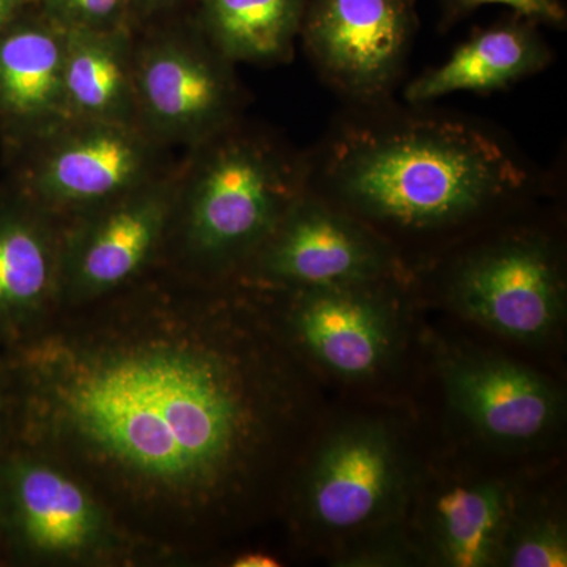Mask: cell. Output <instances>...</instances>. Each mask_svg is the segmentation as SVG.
Segmentation results:
<instances>
[{
  "instance_id": "obj_15",
  "label": "cell",
  "mask_w": 567,
  "mask_h": 567,
  "mask_svg": "<svg viewBox=\"0 0 567 567\" xmlns=\"http://www.w3.org/2000/svg\"><path fill=\"white\" fill-rule=\"evenodd\" d=\"M0 498L11 529L39 551L78 550L91 543L99 527L89 496L50 466L13 458L0 462Z\"/></svg>"
},
{
  "instance_id": "obj_2",
  "label": "cell",
  "mask_w": 567,
  "mask_h": 567,
  "mask_svg": "<svg viewBox=\"0 0 567 567\" xmlns=\"http://www.w3.org/2000/svg\"><path fill=\"white\" fill-rule=\"evenodd\" d=\"M245 371L203 352L128 354L63 391L85 439L144 475L210 483L245 456L259 429Z\"/></svg>"
},
{
  "instance_id": "obj_26",
  "label": "cell",
  "mask_w": 567,
  "mask_h": 567,
  "mask_svg": "<svg viewBox=\"0 0 567 567\" xmlns=\"http://www.w3.org/2000/svg\"><path fill=\"white\" fill-rule=\"evenodd\" d=\"M130 2H136L137 6L145 7V9L155 10L171 6L174 0H130Z\"/></svg>"
},
{
  "instance_id": "obj_23",
  "label": "cell",
  "mask_w": 567,
  "mask_h": 567,
  "mask_svg": "<svg viewBox=\"0 0 567 567\" xmlns=\"http://www.w3.org/2000/svg\"><path fill=\"white\" fill-rule=\"evenodd\" d=\"M379 529H372V536H354L358 543L349 554L342 551L338 565L342 566H405L417 559V548L404 536H379Z\"/></svg>"
},
{
  "instance_id": "obj_4",
  "label": "cell",
  "mask_w": 567,
  "mask_h": 567,
  "mask_svg": "<svg viewBox=\"0 0 567 567\" xmlns=\"http://www.w3.org/2000/svg\"><path fill=\"white\" fill-rule=\"evenodd\" d=\"M445 293L458 315L503 338L546 341L565 317L561 254L540 230H506L454 257Z\"/></svg>"
},
{
  "instance_id": "obj_24",
  "label": "cell",
  "mask_w": 567,
  "mask_h": 567,
  "mask_svg": "<svg viewBox=\"0 0 567 567\" xmlns=\"http://www.w3.org/2000/svg\"><path fill=\"white\" fill-rule=\"evenodd\" d=\"M235 567H275L279 566L278 559L264 554H246L233 563Z\"/></svg>"
},
{
  "instance_id": "obj_11",
  "label": "cell",
  "mask_w": 567,
  "mask_h": 567,
  "mask_svg": "<svg viewBox=\"0 0 567 567\" xmlns=\"http://www.w3.org/2000/svg\"><path fill=\"white\" fill-rule=\"evenodd\" d=\"M440 374L458 415L498 445L536 442L561 415V395L546 377L498 354L450 350Z\"/></svg>"
},
{
  "instance_id": "obj_9",
  "label": "cell",
  "mask_w": 567,
  "mask_h": 567,
  "mask_svg": "<svg viewBox=\"0 0 567 567\" xmlns=\"http://www.w3.org/2000/svg\"><path fill=\"white\" fill-rule=\"evenodd\" d=\"M254 256L264 278L292 290L401 279L404 274L385 238L308 189Z\"/></svg>"
},
{
  "instance_id": "obj_14",
  "label": "cell",
  "mask_w": 567,
  "mask_h": 567,
  "mask_svg": "<svg viewBox=\"0 0 567 567\" xmlns=\"http://www.w3.org/2000/svg\"><path fill=\"white\" fill-rule=\"evenodd\" d=\"M551 55L536 22L516 17L473 33L445 62L409 82L404 99L425 106L457 92L503 91L546 70Z\"/></svg>"
},
{
  "instance_id": "obj_21",
  "label": "cell",
  "mask_w": 567,
  "mask_h": 567,
  "mask_svg": "<svg viewBox=\"0 0 567 567\" xmlns=\"http://www.w3.org/2000/svg\"><path fill=\"white\" fill-rule=\"evenodd\" d=\"M486 6H505L516 11L517 17L527 18L536 24L565 28L567 10L563 0H440L442 28L450 29L470 13Z\"/></svg>"
},
{
  "instance_id": "obj_6",
  "label": "cell",
  "mask_w": 567,
  "mask_h": 567,
  "mask_svg": "<svg viewBox=\"0 0 567 567\" xmlns=\"http://www.w3.org/2000/svg\"><path fill=\"white\" fill-rule=\"evenodd\" d=\"M25 144L21 193L51 215L89 210L175 167L173 148L134 123L70 117Z\"/></svg>"
},
{
  "instance_id": "obj_12",
  "label": "cell",
  "mask_w": 567,
  "mask_h": 567,
  "mask_svg": "<svg viewBox=\"0 0 567 567\" xmlns=\"http://www.w3.org/2000/svg\"><path fill=\"white\" fill-rule=\"evenodd\" d=\"M175 174L142 183L78 213L87 224L71 246V279L82 290L102 292L128 281L155 252L171 224Z\"/></svg>"
},
{
  "instance_id": "obj_3",
  "label": "cell",
  "mask_w": 567,
  "mask_h": 567,
  "mask_svg": "<svg viewBox=\"0 0 567 567\" xmlns=\"http://www.w3.org/2000/svg\"><path fill=\"white\" fill-rule=\"evenodd\" d=\"M306 153L244 118L177 164L173 215L189 252L229 265L256 254L306 192Z\"/></svg>"
},
{
  "instance_id": "obj_8",
  "label": "cell",
  "mask_w": 567,
  "mask_h": 567,
  "mask_svg": "<svg viewBox=\"0 0 567 567\" xmlns=\"http://www.w3.org/2000/svg\"><path fill=\"white\" fill-rule=\"evenodd\" d=\"M417 28L413 0H308L300 40L347 106L393 99Z\"/></svg>"
},
{
  "instance_id": "obj_10",
  "label": "cell",
  "mask_w": 567,
  "mask_h": 567,
  "mask_svg": "<svg viewBox=\"0 0 567 567\" xmlns=\"http://www.w3.org/2000/svg\"><path fill=\"white\" fill-rule=\"evenodd\" d=\"M398 284L401 279L293 290L295 334L319 368L347 382L385 369L398 347Z\"/></svg>"
},
{
  "instance_id": "obj_18",
  "label": "cell",
  "mask_w": 567,
  "mask_h": 567,
  "mask_svg": "<svg viewBox=\"0 0 567 567\" xmlns=\"http://www.w3.org/2000/svg\"><path fill=\"white\" fill-rule=\"evenodd\" d=\"M308 0H203L197 25L233 63L278 65L293 58Z\"/></svg>"
},
{
  "instance_id": "obj_25",
  "label": "cell",
  "mask_w": 567,
  "mask_h": 567,
  "mask_svg": "<svg viewBox=\"0 0 567 567\" xmlns=\"http://www.w3.org/2000/svg\"><path fill=\"white\" fill-rule=\"evenodd\" d=\"M17 7L18 0H0V29L13 21Z\"/></svg>"
},
{
  "instance_id": "obj_16",
  "label": "cell",
  "mask_w": 567,
  "mask_h": 567,
  "mask_svg": "<svg viewBox=\"0 0 567 567\" xmlns=\"http://www.w3.org/2000/svg\"><path fill=\"white\" fill-rule=\"evenodd\" d=\"M133 63L130 25L66 29L63 89L70 117L140 125Z\"/></svg>"
},
{
  "instance_id": "obj_7",
  "label": "cell",
  "mask_w": 567,
  "mask_h": 567,
  "mask_svg": "<svg viewBox=\"0 0 567 567\" xmlns=\"http://www.w3.org/2000/svg\"><path fill=\"white\" fill-rule=\"evenodd\" d=\"M404 446L385 423L357 420L319 443L303 484L305 513L320 535L354 537L393 524L410 476Z\"/></svg>"
},
{
  "instance_id": "obj_5",
  "label": "cell",
  "mask_w": 567,
  "mask_h": 567,
  "mask_svg": "<svg viewBox=\"0 0 567 567\" xmlns=\"http://www.w3.org/2000/svg\"><path fill=\"white\" fill-rule=\"evenodd\" d=\"M234 66L197 24L134 39L140 125L166 147L188 151L240 121L244 91Z\"/></svg>"
},
{
  "instance_id": "obj_20",
  "label": "cell",
  "mask_w": 567,
  "mask_h": 567,
  "mask_svg": "<svg viewBox=\"0 0 567 567\" xmlns=\"http://www.w3.org/2000/svg\"><path fill=\"white\" fill-rule=\"evenodd\" d=\"M499 566L565 567L567 533L561 516L547 509L514 511L503 537Z\"/></svg>"
},
{
  "instance_id": "obj_19",
  "label": "cell",
  "mask_w": 567,
  "mask_h": 567,
  "mask_svg": "<svg viewBox=\"0 0 567 567\" xmlns=\"http://www.w3.org/2000/svg\"><path fill=\"white\" fill-rule=\"evenodd\" d=\"M48 215L22 193L0 203V328L28 315L50 292L55 251Z\"/></svg>"
},
{
  "instance_id": "obj_1",
  "label": "cell",
  "mask_w": 567,
  "mask_h": 567,
  "mask_svg": "<svg viewBox=\"0 0 567 567\" xmlns=\"http://www.w3.org/2000/svg\"><path fill=\"white\" fill-rule=\"evenodd\" d=\"M306 166L308 192L388 244L395 235L456 233L506 215L544 183L491 130L417 104L398 106L393 99L347 106L306 153Z\"/></svg>"
},
{
  "instance_id": "obj_17",
  "label": "cell",
  "mask_w": 567,
  "mask_h": 567,
  "mask_svg": "<svg viewBox=\"0 0 567 567\" xmlns=\"http://www.w3.org/2000/svg\"><path fill=\"white\" fill-rule=\"evenodd\" d=\"M516 507L513 491L502 481L447 487L429 506L427 548L445 566H498L503 537Z\"/></svg>"
},
{
  "instance_id": "obj_13",
  "label": "cell",
  "mask_w": 567,
  "mask_h": 567,
  "mask_svg": "<svg viewBox=\"0 0 567 567\" xmlns=\"http://www.w3.org/2000/svg\"><path fill=\"white\" fill-rule=\"evenodd\" d=\"M66 29L44 14L0 29V121L20 141L70 118L63 89Z\"/></svg>"
},
{
  "instance_id": "obj_22",
  "label": "cell",
  "mask_w": 567,
  "mask_h": 567,
  "mask_svg": "<svg viewBox=\"0 0 567 567\" xmlns=\"http://www.w3.org/2000/svg\"><path fill=\"white\" fill-rule=\"evenodd\" d=\"M47 14L65 29H114L126 24L130 0H44Z\"/></svg>"
}]
</instances>
